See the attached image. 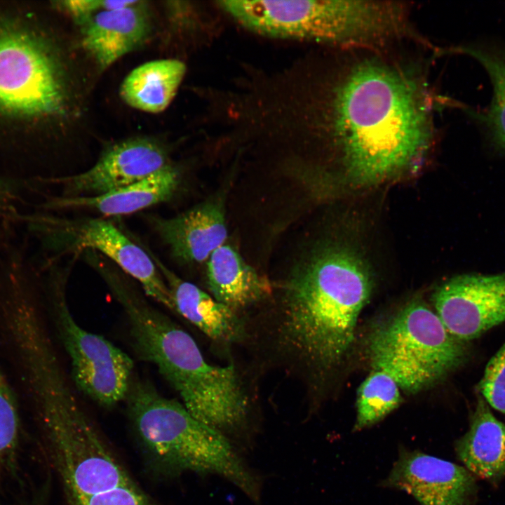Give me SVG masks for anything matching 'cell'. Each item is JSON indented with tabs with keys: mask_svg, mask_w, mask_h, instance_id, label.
Segmentation results:
<instances>
[{
	"mask_svg": "<svg viewBox=\"0 0 505 505\" xmlns=\"http://www.w3.org/2000/svg\"><path fill=\"white\" fill-rule=\"evenodd\" d=\"M338 53L313 88L309 126L337 152L354 185H372L427 153L432 94L420 68L386 48Z\"/></svg>",
	"mask_w": 505,
	"mask_h": 505,
	"instance_id": "1",
	"label": "cell"
},
{
	"mask_svg": "<svg viewBox=\"0 0 505 505\" xmlns=\"http://www.w3.org/2000/svg\"><path fill=\"white\" fill-rule=\"evenodd\" d=\"M373 288L368 265L353 250H315L284 285L279 339L297 362L326 372L342 361Z\"/></svg>",
	"mask_w": 505,
	"mask_h": 505,
	"instance_id": "2",
	"label": "cell"
},
{
	"mask_svg": "<svg viewBox=\"0 0 505 505\" xmlns=\"http://www.w3.org/2000/svg\"><path fill=\"white\" fill-rule=\"evenodd\" d=\"M126 398L138 434L158 457L179 469L219 475L260 501V478L225 436L148 382H132Z\"/></svg>",
	"mask_w": 505,
	"mask_h": 505,
	"instance_id": "3",
	"label": "cell"
},
{
	"mask_svg": "<svg viewBox=\"0 0 505 505\" xmlns=\"http://www.w3.org/2000/svg\"><path fill=\"white\" fill-rule=\"evenodd\" d=\"M370 363L409 393L443 381L467 358L465 342L452 335L426 303L408 302L378 326L368 342Z\"/></svg>",
	"mask_w": 505,
	"mask_h": 505,
	"instance_id": "4",
	"label": "cell"
},
{
	"mask_svg": "<svg viewBox=\"0 0 505 505\" xmlns=\"http://www.w3.org/2000/svg\"><path fill=\"white\" fill-rule=\"evenodd\" d=\"M20 217L43 247L55 257L94 250L137 281L145 295L176 312L169 288L150 255L113 222L100 217L39 213Z\"/></svg>",
	"mask_w": 505,
	"mask_h": 505,
	"instance_id": "5",
	"label": "cell"
},
{
	"mask_svg": "<svg viewBox=\"0 0 505 505\" xmlns=\"http://www.w3.org/2000/svg\"><path fill=\"white\" fill-rule=\"evenodd\" d=\"M50 269L55 325L69 360L72 380L78 389L95 403L112 407L127 396L133 362L110 341L85 330L75 320L66 297L70 266Z\"/></svg>",
	"mask_w": 505,
	"mask_h": 505,
	"instance_id": "6",
	"label": "cell"
},
{
	"mask_svg": "<svg viewBox=\"0 0 505 505\" xmlns=\"http://www.w3.org/2000/svg\"><path fill=\"white\" fill-rule=\"evenodd\" d=\"M65 89L54 58L37 39L0 29V108L43 116L61 112Z\"/></svg>",
	"mask_w": 505,
	"mask_h": 505,
	"instance_id": "7",
	"label": "cell"
},
{
	"mask_svg": "<svg viewBox=\"0 0 505 505\" xmlns=\"http://www.w3.org/2000/svg\"><path fill=\"white\" fill-rule=\"evenodd\" d=\"M236 22L258 34L338 47L348 39L353 21L345 1H222Z\"/></svg>",
	"mask_w": 505,
	"mask_h": 505,
	"instance_id": "8",
	"label": "cell"
},
{
	"mask_svg": "<svg viewBox=\"0 0 505 505\" xmlns=\"http://www.w3.org/2000/svg\"><path fill=\"white\" fill-rule=\"evenodd\" d=\"M432 301L449 332L466 342L505 321V274L454 276L437 288Z\"/></svg>",
	"mask_w": 505,
	"mask_h": 505,
	"instance_id": "9",
	"label": "cell"
},
{
	"mask_svg": "<svg viewBox=\"0 0 505 505\" xmlns=\"http://www.w3.org/2000/svg\"><path fill=\"white\" fill-rule=\"evenodd\" d=\"M170 164L166 149L158 142L134 137L108 147L82 173L40 180L60 185V196H93L137 182Z\"/></svg>",
	"mask_w": 505,
	"mask_h": 505,
	"instance_id": "10",
	"label": "cell"
},
{
	"mask_svg": "<svg viewBox=\"0 0 505 505\" xmlns=\"http://www.w3.org/2000/svg\"><path fill=\"white\" fill-rule=\"evenodd\" d=\"M382 485L408 493L421 505H475L477 496L476 480L464 467L405 449Z\"/></svg>",
	"mask_w": 505,
	"mask_h": 505,
	"instance_id": "11",
	"label": "cell"
},
{
	"mask_svg": "<svg viewBox=\"0 0 505 505\" xmlns=\"http://www.w3.org/2000/svg\"><path fill=\"white\" fill-rule=\"evenodd\" d=\"M147 219L172 257L184 263L208 260L227 236L224 201L219 196L173 217Z\"/></svg>",
	"mask_w": 505,
	"mask_h": 505,
	"instance_id": "12",
	"label": "cell"
},
{
	"mask_svg": "<svg viewBox=\"0 0 505 505\" xmlns=\"http://www.w3.org/2000/svg\"><path fill=\"white\" fill-rule=\"evenodd\" d=\"M181 173L173 163L140 180L93 196H52L42 204L49 210H83L105 216L135 213L170 200L179 188Z\"/></svg>",
	"mask_w": 505,
	"mask_h": 505,
	"instance_id": "13",
	"label": "cell"
},
{
	"mask_svg": "<svg viewBox=\"0 0 505 505\" xmlns=\"http://www.w3.org/2000/svg\"><path fill=\"white\" fill-rule=\"evenodd\" d=\"M142 3L100 11L80 24L83 44L101 69L137 48L147 37L150 25Z\"/></svg>",
	"mask_w": 505,
	"mask_h": 505,
	"instance_id": "14",
	"label": "cell"
},
{
	"mask_svg": "<svg viewBox=\"0 0 505 505\" xmlns=\"http://www.w3.org/2000/svg\"><path fill=\"white\" fill-rule=\"evenodd\" d=\"M141 245L152 257L168 287L176 312L213 339L235 342L242 339L243 324L234 310L181 278L148 246Z\"/></svg>",
	"mask_w": 505,
	"mask_h": 505,
	"instance_id": "15",
	"label": "cell"
},
{
	"mask_svg": "<svg viewBox=\"0 0 505 505\" xmlns=\"http://www.w3.org/2000/svg\"><path fill=\"white\" fill-rule=\"evenodd\" d=\"M459 460L471 473L492 483L505 476V424L478 396L469 429L455 443Z\"/></svg>",
	"mask_w": 505,
	"mask_h": 505,
	"instance_id": "16",
	"label": "cell"
},
{
	"mask_svg": "<svg viewBox=\"0 0 505 505\" xmlns=\"http://www.w3.org/2000/svg\"><path fill=\"white\" fill-rule=\"evenodd\" d=\"M207 279L214 298L233 310L259 302L271 292L269 281L223 244L208 259Z\"/></svg>",
	"mask_w": 505,
	"mask_h": 505,
	"instance_id": "17",
	"label": "cell"
},
{
	"mask_svg": "<svg viewBox=\"0 0 505 505\" xmlns=\"http://www.w3.org/2000/svg\"><path fill=\"white\" fill-rule=\"evenodd\" d=\"M185 72L184 64L175 59L145 62L124 79L121 96L133 108L149 113L161 112L173 99Z\"/></svg>",
	"mask_w": 505,
	"mask_h": 505,
	"instance_id": "18",
	"label": "cell"
},
{
	"mask_svg": "<svg viewBox=\"0 0 505 505\" xmlns=\"http://www.w3.org/2000/svg\"><path fill=\"white\" fill-rule=\"evenodd\" d=\"M461 53L476 60L488 74L493 87L489 108L475 117L482 123L494 144L505 152V53L483 46L451 47L443 53Z\"/></svg>",
	"mask_w": 505,
	"mask_h": 505,
	"instance_id": "19",
	"label": "cell"
},
{
	"mask_svg": "<svg viewBox=\"0 0 505 505\" xmlns=\"http://www.w3.org/2000/svg\"><path fill=\"white\" fill-rule=\"evenodd\" d=\"M401 401L396 382L387 373L373 370L358 389L354 431L362 430L382 420L396 409Z\"/></svg>",
	"mask_w": 505,
	"mask_h": 505,
	"instance_id": "20",
	"label": "cell"
},
{
	"mask_svg": "<svg viewBox=\"0 0 505 505\" xmlns=\"http://www.w3.org/2000/svg\"><path fill=\"white\" fill-rule=\"evenodd\" d=\"M477 389L488 405L505 414V342L487 363Z\"/></svg>",
	"mask_w": 505,
	"mask_h": 505,
	"instance_id": "21",
	"label": "cell"
},
{
	"mask_svg": "<svg viewBox=\"0 0 505 505\" xmlns=\"http://www.w3.org/2000/svg\"><path fill=\"white\" fill-rule=\"evenodd\" d=\"M69 505H152L131 480L92 495L69 499Z\"/></svg>",
	"mask_w": 505,
	"mask_h": 505,
	"instance_id": "22",
	"label": "cell"
},
{
	"mask_svg": "<svg viewBox=\"0 0 505 505\" xmlns=\"http://www.w3.org/2000/svg\"><path fill=\"white\" fill-rule=\"evenodd\" d=\"M18 434V419L9 392L0 377V457L13 446Z\"/></svg>",
	"mask_w": 505,
	"mask_h": 505,
	"instance_id": "23",
	"label": "cell"
},
{
	"mask_svg": "<svg viewBox=\"0 0 505 505\" xmlns=\"http://www.w3.org/2000/svg\"><path fill=\"white\" fill-rule=\"evenodd\" d=\"M139 1L130 0H77L62 2L65 10L79 25L92 15L100 11H108L126 8L137 4Z\"/></svg>",
	"mask_w": 505,
	"mask_h": 505,
	"instance_id": "24",
	"label": "cell"
},
{
	"mask_svg": "<svg viewBox=\"0 0 505 505\" xmlns=\"http://www.w3.org/2000/svg\"><path fill=\"white\" fill-rule=\"evenodd\" d=\"M18 179L0 176V217L11 218L15 215L13 203L18 197L19 186Z\"/></svg>",
	"mask_w": 505,
	"mask_h": 505,
	"instance_id": "25",
	"label": "cell"
},
{
	"mask_svg": "<svg viewBox=\"0 0 505 505\" xmlns=\"http://www.w3.org/2000/svg\"><path fill=\"white\" fill-rule=\"evenodd\" d=\"M1 505V504H0Z\"/></svg>",
	"mask_w": 505,
	"mask_h": 505,
	"instance_id": "26",
	"label": "cell"
}]
</instances>
